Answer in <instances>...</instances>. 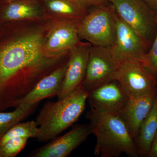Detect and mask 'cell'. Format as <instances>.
Listing matches in <instances>:
<instances>
[{"mask_svg": "<svg viewBox=\"0 0 157 157\" xmlns=\"http://www.w3.org/2000/svg\"><path fill=\"white\" fill-rule=\"evenodd\" d=\"M29 138L25 137L11 138L0 146V157L16 156L25 148Z\"/></svg>", "mask_w": 157, "mask_h": 157, "instance_id": "obj_20", "label": "cell"}, {"mask_svg": "<svg viewBox=\"0 0 157 157\" xmlns=\"http://www.w3.org/2000/svg\"><path fill=\"white\" fill-rule=\"evenodd\" d=\"M115 18V39L110 46L113 52L121 61L134 59L141 61L150 44L121 19L116 13Z\"/></svg>", "mask_w": 157, "mask_h": 157, "instance_id": "obj_9", "label": "cell"}, {"mask_svg": "<svg viewBox=\"0 0 157 157\" xmlns=\"http://www.w3.org/2000/svg\"><path fill=\"white\" fill-rule=\"evenodd\" d=\"M140 62L157 80V31L151 48L144 55Z\"/></svg>", "mask_w": 157, "mask_h": 157, "instance_id": "obj_21", "label": "cell"}, {"mask_svg": "<svg viewBox=\"0 0 157 157\" xmlns=\"http://www.w3.org/2000/svg\"><path fill=\"white\" fill-rule=\"evenodd\" d=\"M85 8L89 6L95 7L107 6L109 5V0H77Z\"/></svg>", "mask_w": 157, "mask_h": 157, "instance_id": "obj_22", "label": "cell"}, {"mask_svg": "<svg viewBox=\"0 0 157 157\" xmlns=\"http://www.w3.org/2000/svg\"><path fill=\"white\" fill-rule=\"evenodd\" d=\"M39 129L36 121L20 122L11 128L0 139V146L11 138L25 137L28 138H37Z\"/></svg>", "mask_w": 157, "mask_h": 157, "instance_id": "obj_19", "label": "cell"}, {"mask_svg": "<svg viewBox=\"0 0 157 157\" xmlns=\"http://www.w3.org/2000/svg\"><path fill=\"white\" fill-rule=\"evenodd\" d=\"M42 32L23 34L0 47V112L17 107L38 82L60 66L47 56Z\"/></svg>", "mask_w": 157, "mask_h": 157, "instance_id": "obj_1", "label": "cell"}, {"mask_svg": "<svg viewBox=\"0 0 157 157\" xmlns=\"http://www.w3.org/2000/svg\"><path fill=\"white\" fill-rule=\"evenodd\" d=\"M128 99L124 90L116 80L94 89L87 97L90 110L101 113H121Z\"/></svg>", "mask_w": 157, "mask_h": 157, "instance_id": "obj_11", "label": "cell"}, {"mask_svg": "<svg viewBox=\"0 0 157 157\" xmlns=\"http://www.w3.org/2000/svg\"><path fill=\"white\" fill-rule=\"evenodd\" d=\"M147 156L149 157H157V132L152 141Z\"/></svg>", "mask_w": 157, "mask_h": 157, "instance_id": "obj_23", "label": "cell"}, {"mask_svg": "<svg viewBox=\"0 0 157 157\" xmlns=\"http://www.w3.org/2000/svg\"><path fill=\"white\" fill-rule=\"evenodd\" d=\"M86 118L92 134L96 137L95 155L116 157L124 153L130 157L139 156L135 140L121 113L90 110Z\"/></svg>", "mask_w": 157, "mask_h": 157, "instance_id": "obj_2", "label": "cell"}, {"mask_svg": "<svg viewBox=\"0 0 157 157\" xmlns=\"http://www.w3.org/2000/svg\"><path fill=\"white\" fill-rule=\"evenodd\" d=\"M40 12L36 6L25 2L11 3L6 8L4 18L8 21L22 20L37 18Z\"/></svg>", "mask_w": 157, "mask_h": 157, "instance_id": "obj_18", "label": "cell"}, {"mask_svg": "<svg viewBox=\"0 0 157 157\" xmlns=\"http://www.w3.org/2000/svg\"><path fill=\"white\" fill-rule=\"evenodd\" d=\"M16 1V0H7L8 2H14V1Z\"/></svg>", "mask_w": 157, "mask_h": 157, "instance_id": "obj_25", "label": "cell"}, {"mask_svg": "<svg viewBox=\"0 0 157 157\" xmlns=\"http://www.w3.org/2000/svg\"><path fill=\"white\" fill-rule=\"evenodd\" d=\"M91 47L89 44L79 43L70 51L64 76L57 96L58 100L69 95L82 83L86 73Z\"/></svg>", "mask_w": 157, "mask_h": 157, "instance_id": "obj_12", "label": "cell"}, {"mask_svg": "<svg viewBox=\"0 0 157 157\" xmlns=\"http://www.w3.org/2000/svg\"><path fill=\"white\" fill-rule=\"evenodd\" d=\"M118 16L149 44L152 38L157 17L142 0H109Z\"/></svg>", "mask_w": 157, "mask_h": 157, "instance_id": "obj_5", "label": "cell"}, {"mask_svg": "<svg viewBox=\"0 0 157 157\" xmlns=\"http://www.w3.org/2000/svg\"><path fill=\"white\" fill-rule=\"evenodd\" d=\"M67 66V63L63 64L42 78L34 88L19 101L16 107L22 104L40 103L45 98L57 96L61 86Z\"/></svg>", "mask_w": 157, "mask_h": 157, "instance_id": "obj_14", "label": "cell"}, {"mask_svg": "<svg viewBox=\"0 0 157 157\" xmlns=\"http://www.w3.org/2000/svg\"><path fill=\"white\" fill-rule=\"evenodd\" d=\"M157 93V89L128 97L121 114L134 140L138 135L141 124L152 107Z\"/></svg>", "mask_w": 157, "mask_h": 157, "instance_id": "obj_13", "label": "cell"}, {"mask_svg": "<svg viewBox=\"0 0 157 157\" xmlns=\"http://www.w3.org/2000/svg\"><path fill=\"white\" fill-rule=\"evenodd\" d=\"M91 134L90 124L77 125L64 135L56 137L43 146L34 150L29 156L67 157Z\"/></svg>", "mask_w": 157, "mask_h": 157, "instance_id": "obj_10", "label": "cell"}, {"mask_svg": "<svg viewBox=\"0 0 157 157\" xmlns=\"http://www.w3.org/2000/svg\"><path fill=\"white\" fill-rule=\"evenodd\" d=\"M157 132V93L151 109L141 124L135 141L139 155L147 156Z\"/></svg>", "mask_w": 157, "mask_h": 157, "instance_id": "obj_15", "label": "cell"}, {"mask_svg": "<svg viewBox=\"0 0 157 157\" xmlns=\"http://www.w3.org/2000/svg\"><path fill=\"white\" fill-rule=\"evenodd\" d=\"M88 93L82 84L65 98L43 105L36 118L39 142L49 141L77 121L85 109Z\"/></svg>", "mask_w": 157, "mask_h": 157, "instance_id": "obj_3", "label": "cell"}, {"mask_svg": "<svg viewBox=\"0 0 157 157\" xmlns=\"http://www.w3.org/2000/svg\"><path fill=\"white\" fill-rule=\"evenodd\" d=\"M115 14L111 4L95 7L78 21V36L93 46H111L115 37Z\"/></svg>", "mask_w": 157, "mask_h": 157, "instance_id": "obj_4", "label": "cell"}, {"mask_svg": "<svg viewBox=\"0 0 157 157\" xmlns=\"http://www.w3.org/2000/svg\"><path fill=\"white\" fill-rule=\"evenodd\" d=\"M147 6L157 14V0H142Z\"/></svg>", "mask_w": 157, "mask_h": 157, "instance_id": "obj_24", "label": "cell"}, {"mask_svg": "<svg viewBox=\"0 0 157 157\" xmlns=\"http://www.w3.org/2000/svg\"><path fill=\"white\" fill-rule=\"evenodd\" d=\"M39 104H22L11 112H0V139L11 128L30 115Z\"/></svg>", "mask_w": 157, "mask_h": 157, "instance_id": "obj_17", "label": "cell"}, {"mask_svg": "<svg viewBox=\"0 0 157 157\" xmlns=\"http://www.w3.org/2000/svg\"><path fill=\"white\" fill-rule=\"evenodd\" d=\"M78 20L62 21L52 25L44 42V51L47 56L60 58L80 43L77 29Z\"/></svg>", "mask_w": 157, "mask_h": 157, "instance_id": "obj_8", "label": "cell"}, {"mask_svg": "<svg viewBox=\"0 0 157 157\" xmlns=\"http://www.w3.org/2000/svg\"><path fill=\"white\" fill-rule=\"evenodd\" d=\"M54 14L70 20H79L86 14V8L77 0H45Z\"/></svg>", "mask_w": 157, "mask_h": 157, "instance_id": "obj_16", "label": "cell"}, {"mask_svg": "<svg viewBox=\"0 0 157 157\" xmlns=\"http://www.w3.org/2000/svg\"><path fill=\"white\" fill-rule=\"evenodd\" d=\"M121 62L110 46H91L86 73L82 83L84 89L88 93L101 85L114 80Z\"/></svg>", "mask_w": 157, "mask_h": 157, "instance_id": "obj_6", "label": "cell"}, {"mask_svg": "<svg viewBox=\"0 0 157 157\" xmlns=\"http://www.w3.org/2000/svg\"><path fill=\"white\" fill-rule=\"evenodd\" d=\"M128 97L157 89V80L139 60L126 59L121 62L115 76Z\"/></svg>", "mask_w": 157, "mask_h": 157, "instance_id": "obj_7", "label": "cell"}]
</instances>
